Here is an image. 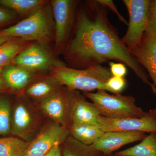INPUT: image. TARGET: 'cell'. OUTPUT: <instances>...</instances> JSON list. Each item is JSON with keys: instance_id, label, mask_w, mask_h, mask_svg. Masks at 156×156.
<instances>
[{"instance_id": "obj_20", "label": "cell", "mask_w": 156, "mask_h": 156, "mask_svg": "<svg viewBox=\"0 0 156 156\" xmlns=\"http://www.w3.org/2000/svg\"><path fill=\"white\" fill-rule=\"evenodd\" d=\"M46 2L43 0H0V5L14 10L22 16L31 15Z\"/></svg>"}, {"instance_id": "obj_27", "label": "cell", "mask_w": 156, "mask_h": 156, "mask_svg": "<svg viewBox=\"0 0 156 156\" xmlns=\"http://www.w3.org/2000/svg\"><path fill=\"white\" fill-rule=\"evenodd\" d=\"M16 19V14L9 10L0 7V27L13 22Z\"/></svg>"}, {"instance_id": "obj_26", "label": "cell", "mask_w": 156, "mask_h": 156, "mask_svg": "<svg viewBox=\"0 0 156 156\" xmlns=\"http://www.w3.org/2000/svg\"><path fill=\"white\" fill-rule=\"evenodd\" d=\"M110 71L113 76L125 78L127 73V68L125 64L121 62H109Z\"/></svg>"}, {"instance_id": "obj_31", "label": "cell", "mask_w": 156, "mask_h": 156, "mask_svg": "<svg viewBox=\"0 0 156 156\" xmlns=\"http://www.w3.org/2000/svg\"><path fill=\"white\" fill-rule=\"evenodd\" d=\"M3 83H4V82H3L2 79L0 78V90L3 87Z\"/></svg>"}, {"instance_id": "obj_25", "label": "cell", "mask_w": 156, "mask_h": 156, "mask_svg": "<svg viewBox=\"0 0 156 156\" xmlns=\"http://www.w3.org/2000/svg\"><path fill=\"white\" fill-rule=\"evenodd\" d=\"M126 86V81L125 78L113 76L107 82L106 86L108 92L114 94H121Z\"/></svg>"}, {"instance_id": "obj_23", "label": "cell", "mask_w": 156, "mask_h": 156, "mask_svg": "<svg viewBox=\"0 0 156 156\" xmlns=\"http://www.w3.org/2000/svg\"><path fill=\"white\" fill-rule=\"evenodd\" d=\"M12 113L9 100L0 98V135H8L11 132Z\"/></svg>"}, {"instance_id": "obj_16", "label": "cell", "mask_w": 156, "mask_h": 156, "mask_svg": "<svg viewBox=\"0 0 156 156\" xmlns=\"http://www.w3.org/2000/svg\"><path fill=\"white\" fill-rule=\"evenodd\" d=\"M3 82L13 90H25L35 78V72L19 66H6L2 73Z\"/></svg>"}, {"instance_id": "obj_4", "label": "cell", "mask_w": 156, "mask_h": 156, "mask_svg": "<svg viewBox=\"0 0 156 156\" xmlns=\"http://www.w3.org/2000/svg\"><path fill=\"white\" fill-rule=\"evenodd\" d=\"M105 90L96 92H83L98 108L101 116L109 119H119L140 118L146 112L137 106L135 98L122 94L111 95Z\"/></svg>"}, {"instance_id": "obj_14", "label": "cell", "mask_w": 156, "mask_h": 156, "mask_svg": "<svg viewBox=\"0 0 156 156\" xmlns=\"http://www.w3.org/2000/svg\"><path fill=\"white\" fill-rule=\"evenodd\" d=\"M101 115L97 106L86 100L78 91L72 92L71 121L72 124H98Z\"/></svg>"}, {"instance_id": "obj_8", "label": "cell", "mask_w": 156, "mask_h": 156, "mask_svg": "<svg viewBox=\"0 0 156 156\" xmlns=\"http://www.w3.org/2000/svg\"><path fill=\"white\" fill-rule=\"evenodd\" d=\"M72 92L62 87L56 94L39 102L41 111L52 121L69 129L71 126Z\"/></svg>"}, {"instance_id": "obj_10", "label": "cell", "mask_w": 156, "mask_h": 156, "mask_svg": "<svg viewBox=\"0 0 156 156\" xmlns=\"http://www.w3.org/2000/svg\"><path fill=\"white\" fill-rule=\"evenodd\" d=\"M78 3L77 1L72 0L51 2L55 20V46L57 50L62 48L69 35Z\"/></svg>"}, {"instance_id": "obj_13", "label": "cell", "mask_w": 156, "mask_h": 156, "mask_svg": "<svg viewBox=\"0 0 156 156\" xmlns=\"http://www.w3.org/2000/svg\"><path fill=\"white\" fill-rule=\"evenodd\" d=\"M130 52L147 71L156 89V37L144 32L140 44Z\"/></svg>"}, {"instance_id": "obj_17", "label": "cell", "mask_w": 156, "mask_h": 156, "mask_svg": "<svg viewBox=\"0 0 156 156\" xmlns=\"http://www.w3.org/2000/svg\"><path fill=\"white\" fill-rule=\"evenodd\" d=\"M69 130L70 136L89 146L96 142L105 133L98 124H72Z\"/></svg>"}, {"instance_id": "obj_3", "label": "cell", "mask_w": 156, "mask_h": 156, "mask_svg": "<svg viewBox=\"0 0 156 156\" xmlns=\"http://www.w3.org/2000/svg\"><path fill=\"white\" fill-rule=\"evenodd\" d=\"M50 10L45 5L17 24L0 31V34L23 41H36L41 44L49 43L55 37Z\"/></svg>"}, {"instance_id": "obj_29", "label": "cell", "mask_w": 156, "mask_h": 156, "mask_svg": "<svg viewBox=\"0 0 156 156\" xmlns=\"http://www.w3.org/2000/svg\"><path fill=\"white\" fill-rule=\"evenodd\" d=\"M44 156H62L60 146H56Z\"/></svg>"}, {"instance_id": "obj_7", "label": "cell", "mask_w": 156, "mask_h": 156, "mask_svg": "<svg viewBox=\"0 0 156 156\" xmlns=\"http://www.w3.org/2000/svg\"><path fill=\"white\" fill-rule=\"evenodd\" d=\"M41 123L38 115L30 105L24 101L15 105L12 113L11 132L15 136L30 143L38 132Z\"/></svg>"}, {"instance_id": "obj_11", "label": "cell", "mask_w": 156, "mask_h": 156, "mask_svg": "<svg viewBox=\"0 0 156 156\" xmlns=\"http://www.w3.org/2000/svg\"><path fill=\"white\" fill-rule=\"evenodd\" d=\"M13 64L35 72L51 68L53 66L62 64L56 61L51 54L42 47L34 44L20 51L14 58Z\"/></svg>"}, {"instance_id": "obj_15", "label": "cell", "mask_w": 156, "mask_h": 156, "mask_svg": "<svg viewBox=\"0 0 156 156\" xmlns=\"http://www.w3.org/2000/svg\"><path fill=\"white\" fill-rule=\"evenodd\" d=\"M51 75L34 79L25 89V95L40 102L56 94L63 87Z\"/></svg>"}, {"instance_id": "obj_6", "label": "cell", "mask_w": 156, "mask_h": 156, "mask_svg": "<svg viewBox=\"0 0 156 156\" xmlns=\"http://www.w3.org/2000/svg\"><path fill=\"white\" fill-rule=\"evenodd\" d=\"M69 136V129L52 121L45 125L30 143L24 156H44Z\"/></svg>"}, {"instance_id": "obj_12", "label": "cell", "mask_w": 156, "mask_h": 156, "mask_svg": "<svg viewBox=\"0 0 156 156\" xmlns=\"http://www.w3.org/2000/svg\"><path fill=\"white\" fill-rule=\"evenodd\" d=\"M141 131H114L105 132L98 140L90 145L104 155H109L120 147L141 141L147 136Z\"/></svg>"}, {"instance_id": "obj_32", "label": "cell", "mask_w": 156, "mask_h": 156, "mask_svg": "<svg viewBox=\"0 0 156 156\" xmlns=\"http://www.w3.org/2000/svg\"><path fill=\"white\" fill-rule=\"evenodd\" d=\"M101 156H122L116 154L115 153L114 154H111L109 155H104L101 154Z\"/></svg>"}, {"instance_id": "obj_28", "label": "cell", "mask_w": 156, "mask_h": 156, "mask_svg": "<svg viewBox=\"0 0 156 156\" xmlns=\"http://www.w3.org/2000/svg\"><path fill=\"white\" fill-rule=\"evenodd\" d=\"M101 5L106 7L107 9H109L112 10L114 13L116 14L118 18L120 21H122L123 23H125L126 25H128V23L126 21V19L123 17V16L119 13V11L117 10L116 7L115 6L112 1L110 0H97Z\"/></svg>"}, {"instance_id": "obj_1", "label": "cell", "mask_w": 156, "mask_h": 156, "mask_svg": "<svg viewBox=\"0 0 156 156\" xmlns=\"http://www.w3.org/2000/svg\"><path fill=\"white\" fill-rule=\"evenodd\" d=\"M88 3L90 12L82 11L78 14L74 34L66 50L67 58L84 69L109 60L119 62L132 70L156 94V88L146 71L126 48L110 22L107 9L97 0Z\"/></svg>"}, {"instance_id": "obj_9", "label": "cell", "mask_w": 156, "mask_h": 156, "mask_svg": "<svg viewBox=\"0 0 156 156\" xmlns=\"http://www.w3.org/2000/svg\"><path fill=\"white\" fill-rule=\"evenodd\" d=\"M98 124L104 132L114 131L156 132V108L149 110L140 118L116 119L100 116Z\"/></svg>"}, {"instance_id": "obj_19", "label": "cell", "mask_w": 156, "mask_h": 156, "mask_svg": "<svg viewBox=\"0 0 156 156\" xmlns=\"http://www.w3.org/2000/svg\"><path fill=\"white\" fill-rule=\"evenodd\" d=\"M29 144L19 137L0 138V156H24Z\"/></svg>"}, {"instance_id": "obj_5", "label": "cell", "mask_w": 156, "mask_h": 156, "mask_svg": "<svg viewBox=\"0 0 156 156\" xmlns=\"http://www.w3.org/2000/svg\"><path fill=\"white\" fill-rule=\"evenodd\" d=\"M150 1H123L128 11L129 20L127 32L122 40L130 52L140 44L145 32Z\"/></svg>"}, {"instance_id": "obj_21", "label": "cell", "mask_w": 156, "mask_h": 156, "mask_svg": "<svg viewBox=\"0 0 156 156\" xmlns=\"http://www.w3.org/2000/svg\"><path fill=\"white\" fill-rule=\"evenodd\" d=\"M62 144H64L62 156H101V154L87 145L74 139L70 136Z\"/></svg>"}, {"instance_id": "obj_22", "label": "cell", "mask_w": 156, "mask_h": 156, "mask_svg": "<svg viewBox=\"0 0 156 156\" xmlns=\"http://www.w3.org/2000/svg\"><path fill=\"white\" fill-rule=\"evenodd\" d=\"M24 41L13 38L0 45V67L6 66L13 62L22 50Z\"/></svg>"}, {"instance_id": "obj_24", "label": "cell", "mask_w": 156, "mask_h": 156, "mask_svg": "<svg viewBox=\"0 0 156 156\" xmlns=\"http://www.w3.org/2000/svg\"><path fill=\"white\" fill-rule=\"evenodd\" d=\"M145 32L156 37V0L150 1Z\"/></svg>"}, {"instance_id": "obj_33", "label": "cell", "mask_w": 156, "mask_h": 156, "mask_svg": "<svg viewBox=\"0 0 156 156\" xmlns=\"http://www.w3.org/2000/svg\"><path fill=\"white\" fill-rule=\"evenodd\" d=\"M2 67H0V76L2 75Z\"/></svg>"}, {"instance_id": "obj_18", "label": "cell", "mask_w": 156, "mask_h": 156, "mask_svg": "<svg viewBox=\"0 0 156 156\" xmlns=\"http://www.w3.org/2000/svg\"><path fill=\"white\" fill-rule=\"evenodd\" d=\"M149 134L138 144L115 154L122 156H156V132Z\"/></svg>"}, {"instance_id": "obj_2", "label": "cell", "mask_w": 156, "mask_h": 156, "mask_svg": "<svg viewBox=\"0 0 156 156\" xmlns=\"http://www.w3.org/2000/svg\"><path fill=\"white\" fill-rule=\"evenodd\" d=\"M50 70L51 75L71 91L92 92L103 90L108 92L107 82L112 76L109 69L102 65L78 69L59 64L53 66Z\"/></svg>"}, {"instance_id": "obj_30", "label": "cell", "mask_w": 156, "mask_h": 156, "mask_svg": "<svg viewBox=\"0 0 156 156\" xmlns=\"http://www.w3.org/2000/svg\"><path fill=\"white\" fill-rule=\"evenodd\" d=\"M13 39L10 37L5 36L0 34V45L8 41L9 40Z\"/></svg>"}]
</instances>
